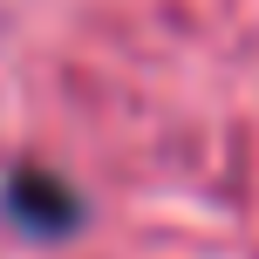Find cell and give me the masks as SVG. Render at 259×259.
Masks as SVG:
<instances>
[{
  "label": "cell",
  "mask_w": 259,
  "mask_h": 259,
  "mask_svg": "<svg viewBox=\"0 0 259 259\" xmlns=\"http://www.w3.org/2000/svg\"><path fill=\"white\" fill-rule=\"evenodd\" d=\"M0 211H7V225H21L27 239H68L89 219L82 191L62 170H48V164H14L7 184H0Z\"/></svg>",
  "instance_id": "1"
}]
</instances>
